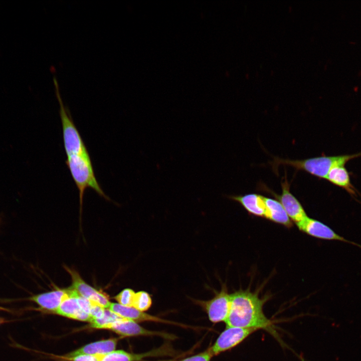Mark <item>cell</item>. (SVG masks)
<instances>
[{"mask_svg": "<svg viewBox=\"0 0 361 361\" xmlns=\"http://www.w3.org/2000/svg\"><path fill=\"white\" fill-rule=\"evenodd\" d=\"M105 309V308L92 302V305L91 306L89 314L92 317L93 320L99 319L103 316Z\"/></svg>", "mask_w": 361, "mask_h": 361, "instance_id": "cb8c5ba5", "label": "cell"}, {"mask_svg": "<svg viewBox=\"0 0 361 361\" xmlns=\"http://www.w3.org/2000/svg\"><path fill=\"white\" fill-rule=\"evenodd\" d=\"M64 267L71 277L72 282L71 287L81 296L105 309H108L111 302L107 296L86 283L75 270L66 266H64Z\"/></svg>", "mask_w": 361, "mask_h": 361, "instance_id": "ba28073f", "label": "cell"}, {"mask_svg": "<svg viewBox=\"0 0 361 361\" xmlns=\"http://www.w3.org/2000/svg\"><path fill=\"white\" fill-rule=\"evenodd\" d=\"M66 163L79 192L80 216L83 196L87 188H92L100 196L109 200L96 178L89 154L67 156Z\"/></svg>", "mask_w": 361, "mask_h": 361, "instance_id": "7a4b0ae2", "label": "cell"}, {"mask_svg": "<svg viewBox=\"0 0 361 361\" xmlns=\"http://www.w3.org/2000/svg\"><path fill=\"white\" fill-rule=\"evenodd\" d=\"M169 352L170 349L164 346L141 353H129L118 350L103 354L100 361H138L146 357L168 354Z\"/></svg>", "mask_w": 361, "mask_h": 361, "instance_id": "7c38bea8", "label": "cell"}, {"mask_svg": "<svg viewBox=\"0 0 361 361\" xmlns=\"http://www.w3.org/2000/svg\"><path fill=\"white\" fill-rule=\"evenodd\" d=\"M361 156V152L337 156H321L303 160L276 158L275 164L287 165L297 169L303 170L315 176L326 179L330 170L333 167L344 165L350 160Z\"/></svg>", "mask_w": 361, "mask_h": 361, "instance_id": "3957f363", "label": "cell"}, {"mask_svg": "<svg viewBox=\"0 0 361 361\" xmlns=\"http://www.w3.org/2000/svg\"><path fill=\"white\" fill-rule=\"evenodd\" d=\"M79 296L65 299L55 312L68 318L91 322L93 320L92 317L83 311L79 305L77 298Z\"/></svg>", "mask_w": 361, "mask_h": 361, "instance_id": "2e32d148", "label": "cell"}, {"mask_svg": "<svg viewBox=\"0 0 361 361\" xmlns=\"http://www.w3.org/2000/svg\"><path fill=\"white\" fill-rule=\"evenodd\" d=\"M296 225L300 231L311 237L322 240H337L349 243L361 248V245L346 239L326 224L314 219L308 217Z\"/></svg>", "mask_w": 361, "mask_h": 361, "instance_id": "52a82bcc", "label": "cell"}, {"mask_svg": "<svg viewBox=\"0 0 361 361\" xmlns=\"http://www.w3.org/2000/svg\"><path fill=\"white\" fill-rule=\"evenodd\" d=\"M7 322V320H5V319L4 318H1V317H0V324H2V323H5V322Z\"/></svg>", "mask_w": 361, "mask_h": 361, "instance_id": "484cf974", "label": "cell"}, {"mask_svg": "<svg viewBox=\"0 0 361 361\" xmlns=\"http://www.w3.org/2000/svg\"><path fill=\"white\" fill-rule=\"evenodd\" d=\"M195 301L203 307L212 322L216 323L227 320L230 309L231 300L226 284H222L221 290L216 292L211 299Z\"/></svg>", "mask_w": 361, "mask_h": 361, "instance_id": "5b68a950", "label": "cell"}, {"mask_svg": "<svg viewBox=\"0 0 361 361\" xmlns=\"http://www.w3.org/2000/svg\"><path fill=\"white\" fill-rule=\"evenodd\" d=\"M125 318L122 317L108 309H105L103 316L99 319L93 320L90 326L93 328H99L106 324L121 320Z\"/></svg>", "mask_w": 361, "mask_h": 361, "instance_id": "ffe728a7", "label": "cell"}, {"mask_svg": "<svg viewBox=\"0 0 361 361\" xmlns=\"http://www.w3.org/2000/svg\"><path fill=\"white\" fill-rule=\"evenodd\" d=\"M266 219L287 228L292 226V222L281 204L278 200L265 197Z\"/></svg>", "mask_w": 361, "mask_h": 361, "instance_id": "9a60e30c", "label": "cell"}, {"mask_svg": "<svg viewBox=\"0 0 361 361\" xmlns=\"http://www.w3.org/2000/svg\"><path fill=\"white\" fill-rule=\"evenodd\" d=\"M213 356L210 348L196 355L184 358L179 361H210Z\"/></svg>", "mask_w": 361, "mask_h": 361, "instance_id": "7402d4cb", "label": "cell"}, {"mask_svg": "<svg viewBox=\"0 0 361 361\" xmlns=\"http://www.w3.org/2000/svg\"><path fill=\"white\" fill-rule=\"evenodd\" d=\"M289 187L286 177H285L284 181L281 183V194L277 195V198L291 220L297 224L306 219L308 216L302 205L290 192Z\"/></svg>", "mask_w": 361, "mask_h": 361, "instance_id": "30bf717a", "label": "cell"}, {"mask_svg": "<svg viewBox=\"0 0 361 361\" xmlns=\"http://www.w3.org/2000/svg\"><path fill=\"white\" fill-rule=\"evenodd\" d=\"M135 292L130 288L122 290L116 296L115 299L119 304L126 306L132 307V303Z\"/></svg>", "mask_w": 361, "mask_h": 361, "instance_id": "44dd1931", "label": "cell"}, {"mask_svg": "<svg viewBox=\"0 0 361 361\" xmlns=\"http://www.w3.org/2000/svg\"><path fill=\"white\" fill-rule=\"evenodd\" d=\"M99 329L111 330L123 336L159 335L165 338H173L171 335L166 333L147 330L138 325L135 321L127 318L105 324Z\"/></svg>", "mask_w": 361, "mask_h": 361, "instance_id": "8fae6325", "label": "cell"}, {"mask_svg": "<svg viewBox=\"0 0 361 361\" xmlns=\"http://www.w3.org/2000/svg\"><path fill=\"white\" fill-rule=\"evenodd\" d=\"M108 309L122 317L131 319L135 322L148 321L176 324V323L165 320L158 317L145 313L133 307L123 306L117 303L111 302Z\"/></svg>", "mask_w": 361, "mask_h": 361, "instance_id": "4fadbf2b", "label": "cell"}, {"mask_svg": "<svg viewBox=\"0 0 361 361\" xmlns=\"http://www.w3.org/2000/svg\"><path fill=\"white\" fill-rule=\"evenodd\" d=\"M79 295L71 286L65 289H57L37 294L31 297L29 300L35 302L42 309L55 312L65 299L70 297Z\"/></svg>", "mask_w": 361, "mask_h": 361, "instance_id": "9c48e42d", "label": "cell"}, {"mask_svg": "<svg viewBox=\"0 0 361 361\" xmlns=\"http://www.w3.org/2000/svg\"><path fill=\"white\" fill-rule=\"evenodd\" d=\"M326 179L333 185L344 189L351 196L357 197V191L351 183L348 172L344 165L336 166L331 168Z\"/></svg>", "mask_w": 361, "mask_h": 361, "instance_id": "ac0fdd59", "label": "cell"}, {"mask_svg": "<svg viewBox=\"0 0 361 361\" xmlns=\"http://www.w3.org/2000/svg\"><path fill=\"white\" fill-rule=\"evenodd\" d=\"M157 361H174V360H157Z\"/></svg>", "mask_w": 361, "mask_h": 361, "instance_id": "83f0119b", "label": "cell"}, {"mask_svg": "<svg viewBox=\"0 0 361 361\" xmlns=\"http://www.w3.org/2000/svg\"><path fill=\"white\" fill-rule=\"evenodd\" d=\"M269 296L260 297L258 291L239 289L230 294V309L225 323L226 326H235L268 332L281 343L273 322L263 311V306Z\"/></svg>", "mask_w": 361, "mask_h": 361, "instance_id": "6da1fadb", "label": "cell"}, {"mask_svg": "<svg viewBox=\"0 0 361 361\" xmlns=\"http://www.w3.org/2000/svg\"><path fill=\"white\" fill-rule=\"evenodd\" d=\"M0 310H3V311H9V309H7V308H3V307H0Z\"/></svg>", "mask_w": 361, "mask_h": 361, "instance_id": "4316f807", "label": "cell"}, {"mask_svg": "<svg viewBox=\"0 0 361 361\" xmlns=\"http://www.w3.org/2000/svg\"><path fill=\"white\" fill-rule=\"evenodd\" d=\"M57 98L60 106L65 150L67 156L73 155H88V151L72 119L69 110L65 107L60 93L57 79L53 78Z\"/></svg>", "mask_w": 361, "mask_h": 361, "instance_id": "277c9868", "label": "cell"}, {"mask_svg": "<svg viewBox=\"0 0 361 361\" xmlns=\"http://www.w3.org/2000/svg\"><path fill=\"white\" fill-rule=\"evenodd\" d=\"M103 354H81L71 357H64L70 361H100Z\"/></svg>", "mask_w": 361, "mask_h": 361, "instance_id": "603a6c76", "label": "cell"}, {"mask_svg": "<svg viewBox=\"0 0 361 361\" xmlns=\"http://www.w3.org/2000/svg\"><path fill=\"white\" fill-rule=\"evenodd\" d=\"M257 330L253 328L226 326L209 348L213 356L217 355L236 346Z\"/></svg>", "mask_w": 361, "mask_h": 361, "instance_id": "8992f818", "label": "cell"}, {"mask_svg": "<svg viewBox=\"0 0 361 361\" xmlns=\"http://www.w3.org/2000/svg\"><path fill=\"white\" fill-rule=\"evenodd\" d=\"M151 304L152 299L148 292L144 291L135 292L132 303L133 307L144 312L149 309Z\"/></svg>", "mask_w": 361, "mask_h": 361, "instance_id": "d6986e66", "label": "cell"}, {"mask_svg": "<svg viewBox=\"0 0 361 361\" xmlns=\"http://www.w3.org/2000/svg\"><path fill=\"white\" fill-rule=\"evenodd\" d=\"M229 198L241 204L250 214L264 218L266 212L265 197L256 194H249L231 196Z\"/></svg>", "mask_w": 361, "mask_h": 361, "instance_id": "5bb4252c", "label": "cell"}, {"mask_svg": "<svg viewBox=\"0 0 361 361\" xmlns=\"http://www.w3.org/2000/svg\"><path fill=\"white\" fill-rule=\"evenodd\" d=\"M77 300L81 309L83 311L89 314L92 305V302L81 296L78 297Z\"/></svg>", "mask_w": 361, "mask_h": 361, "instance_id": "d4e9b609", "label": "cell"}, {"mask_svg": "<svg viewBox=\"0 0 361 361\" xmlns=\"http://www.w3.org/2000/svg\"><path fill=\"white\" fill-rule=\"evenodd\" d=\"M117 339L111 338L88 344L67 354L64 357H71L81 354H105L115 350Z\"/></svg>", "mask_w": 361, "mask_h": 361, "instance_id": "e0dca14e", "label": "cell"}]
</instances>
